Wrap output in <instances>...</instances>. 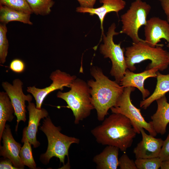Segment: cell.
Here are the masks:
<instances>
[{
    "label": "cell",
    "instance_id": "22",
    "mask_svg": "<svg viewBox=\"0 0 169 169\" xmlns=\"http://www.w3.org/2000/svg\"><path fill=\"white\" fill-rule=\"evenodd\" d=\"M21 142L24 144L20 150V156L23 164L31 169H36V164L33 156L31 144L23 134Z\"/></svg>",
    "mask_w": 169,
    "mask_h": 169
},
{
    "label": "cell",
    "instance_id": "34",
    "mask_svg": "<svg viewBox=\"0 0 169 169\" xmlns=\"http://www.w3.org/2000/svg\"><path fill=\"white\" fill-rule=\"evenodd\" d=\"M167 21L169 23V18H167Z\"/></svg>",
    "mask_w": 169,
    "mask_h": 169
},
{
    "label": "cell",
    "instance_id": "21",
    "mask_svg": "<svg viewBox=\"0 0 169 169\" xmlns=\"http://www.w3.org/2000/svg\"><path fill=\"white\" fill-rule=\"evenodd\" d=\"M30 14L0 5V21L2 23L6 24L10 22L17 21L32 25Z\"/></svg>",
    "mask_w": 169,
    "mask_h": 169
},
{
    "label": "cell",
    "instance_id": "12",
    "mask_svg": "<svg viewBox=\"0 0 169 169\" xmlns=\"http://www.w3.org/2000/svg\"><path fill=\"white\" fill-rule=\"evenodd\" d=\"M2 138L3 145L0 146V156L10 160L17 169H23L24 165L20 156L21 145L14 139L9 125H6Z\"/></svg>",
    "mask_w": 169,
    "mask_h": 169
},
{
    "label": "cell",
    "instance_id": "25",
    "mask_svg": "<svg viewBox=\"0 0 169 169\" xmlns=\"http://www.w3.org/2000/svg\"><path fill=\"white\" fill-rule=\"evenodd\" d=\"M162 161L159 157L136 158L135 162L137 169H158Z\"/></svg>",
    "mask_w": 169,
    "mask_h": 169
},
{
    "label": "cell",
    "instance_id": "4",
    "mask_svg": "<svg viewBox=\"0 0 169 169\" xmlns=\"http://www.w3.org/2000/svg\"><path fill=\"white\" fill-rule=\"evenodd\" d=\"M39 129L45 134L48 141L46 151L40 156L41 161L46 165L52 158L55 157L64 165L65 157L67 156L68 157L69 150L71 145L79 144V139L62 133L60 127L55 126L49 116L44 119Z\"/></svg>",
    "mask_w": 169,
    "mask_h": 169
},
{
    "label": "cell",
    "instance_id": "33",
    "mask_svg": "<svg viewBox=\"0 0 169 169\" xmlns=\"http://www.w3.org/2000/svg\"><path fill=\"white\" fill-rule=\"evenodd\" d=\"M160 168L161 169H169V160L163 161Z\"/></svg>",
    "mask_w": 169,
    "mask_h": 169
},
{
    "label": "cell",
    "instance_id": "30",
    "mask_svg": "<svg viewBox=\"0 0 169 169\" xmlns=\"http://www.w3.org/2000/svg\"><path fill=\"white\" fill-rule=\"evenodd\" d=\"M4 159L0 161V169H17L10 160L8 158Z\"/></svg>",
    "mask_w": 169,
    "mask_h": 169
},
{
    "label": "cell",
    "instance_id": "23",
    "mask_svg": "<svg viewBox=\"0 0 169 169\" xmlns=\"http://www.w3.org/2000/svg\"><path fill=\"white\" fill-rule=\"evenodd\" d=\"M33 13L36 15H46L51 11L54 4L53 0H26Z\"/></svg>",
    "mask_w": 169,
    "mask_h": 169
},
{
    "label": "cell",
    "instance_id": "6",
    "mask_svg": "<svg viewBox=\"0 0 169 169\" xmlns=\"http://www.w3.org/2000/svg\"><path fill=\"white\" fill-rule=\"evenodd\" d=\"M116 28V25L113 23L109 27L106 35L103 34V43L100 45V50L104 58L110 59L112 67L110 74L119 84L127 68L124 55L125 49L121 48L120 43L116 44L113 41L114 36L120 33L115 31Z\"/></svg>",
    "mask_w": 169,
    "mask_h": 169
},
{
    "label": "cell",
    "instance_id": "15",
    "mask_svg": "<svg viewBox=\"0 0 169 169\" xmlns=\"http://www.w3.org/2000/svg\"><path fill=\"white\" fill-rule=\"evenodd\" d=\"M159 71L157 68L155 67L135 73L127 69L119 84L124 88L132 87L138 88L141 93L143 100H144L148 97L150 92L144 88V82L148 78L156 77L157 72Z\"/></svg>",
    "mask_w": 169,
    "mask_h": 169
},
{
    "label": "cell",
    "instance_id": "7",
    "mask_svg": "<svg viewBox=\"0 0 169 169\" xmlns=\"http://www.w3.org/2000/svg\"><path fill=\"white\" fill-rule=\"evenodd\" d=\"M151 9V6L141 0L132 2L126 12L121 16L122 27L120 33L129 36L133 43L145 41L138 35V31L147 23V18Z\"/></svg>",
    "mask_w": 169,
    "mask_h": 169
},
{
    "label": "cell",
    "instance_id": "17",
    "mask_svg": "<svg viewBox=\"0 0 169 169\" xmlns=\"http://www.w3.org/2000/svg\"><path fill=\"white\" fill-rule=\"evenodd\" d=\"M156 101L157 109L151 116V122L157 134L163 135L166 133V127L169 123V103L165 95Z\"/></svg>",
    "mask_w": 169,
    "mask_h": 169
},
{
    "label": "cell",
    "instance_id": "8",
    "mask_svg": "<svg viewBox=\"0 0 169 169\" xmlns=\"http://www.w3.org/2000/svg\"><path fill=\"white\" fill-rule=\"evenodd\" d=\"M135 89L132 87L125 88L115 106L110 108L111 111L112 113L121 114L129 119L137 133H141V129L143 128L149 134L155 137L157 133L151 121L147 122L142 115L141 110L135 106L131 101V94Z\"/></svg>",
    "mask_w": 169,
    "mask_h": 169
},
{
    "label": "cell",
    "instance_id": "20",
    "mask_svg": "<svg viewBox=\"0 0 169 169\" xmlns=\"http://www.w3.org/2000/svg\"><path fill=\"white\" fill-rule=\"evenodd\" d=\"M14 110L10 98L6 92H0V141L7 121L14 118Z\"/></svg>",
    "mask_w": 169,
    "mask_h": 169
},
{
    "label": "cell",
    "instance_id": "9",
    "mask_svg": "<svg viewBox=\"0 0 169 169\" xmlns=\"http://www.w3.org/2000/svg\"><path fill=\"white\" fill-rule=\"evenodd\" d=\"M23 85L22 81L19 79H14L12 84L7 81L2 83V86L10 98L14 110V115L17 118L16 131L20 121L25 122L26 120L25 101L30 102L33 99L31 95L24 94L23 90Z\"/></svg>",
    "mask_w": 169,
    "mask_h": 169
},
{
    "label": "cell",
    "instance_id": "32",
    "mask_svg": "<svg viewBox=\"0 0 169 169\" xmlns=\"http://www.w3.org/2000/svg\"><path fill=\"white\" fill-rule=\"evenodd\" d=\"M158 0L160 2L162 9L167 18H169V0Z\"/></svg>",
    "mask_w": 169,
    "mask_h": 169
},
{
    "label": "cell",
    "instance_id": "1",
    "mask_svg": "<svg viewBox=\"0 0 169 169\" xmlns=\"http://www.w3.org/2000/svg\"><path fill=\"white\" fill-rule=\"evenodd\" d=\"M91 132L98 143L117 147L123 152L131 146L137 134L129 119L116 113L104 119Z\"/></svg>",
    "mask_w": 169,
    "mask_h": 169
},
{
    "label": "cell",
    "instance_id": "5",
    "mask_svg": "<svg viewBox=\"0 0 169 169\" xmlns=\"http://www.w3.org/2000/svg\"><path fill=\"white\" fill-rule=\"evenodd\" d=\"M68 92L59 91L57 97L64 100L68 107L72 110L74 117V123L78 124L88 117L95 109L90 93V88L84 80L75 79L71 84Z\"/></svg>",
    "mask_w": 169,
    "mask_h": 169
},
{
    "label": "cell",
    "instance_id": "11",
    "mask_svg": "<svg viewBox=\"0 0 169 169\" xmlns=\"http://www.w3.org/2000/svg\"><path fill=\"white\" fill-rule=\"evenodd\" d=\"M145 43L152 47L159 45L162 39L167 43L169 50V23L159 17H153L147 20L144 28Z\"/></svg>",
    "mask_w": 169,
    "mask_h": 169
},
{
    "label": "cell",
    "instance_id": "26",
    "mask_svg": "<svg viewBox=\"0 0 169 169\" xmlns=\"http://www.w3.org/2000/svg\"><path fill=\"white\" fill-rule=\"evenodd\" d=\"M0 5L30 14L33 13L26 0H0Z\"/></svg>",
    "mask_w": 169,
    "mask_h": 169
},
{
    "label": "cell",
    "instance_id": "16",
    "mask_svg": "<svg viewBox=\"0 0 169 169\" xmlns=\"http://www.w3.org/2000/svg\"><path fill=\"white\" fill-rule=\"evenodd\" d=\"M102 5L99 8H86L79 7L76 8V11L81 13H88L91 16L97 15L100 22L101 37L104 33L103 22L106 15L108 13L115 12L117 15L118 12L124 9L126 5V2L124 0H100Z\"/></svg>",
    "mask_w": 169,
    "mask_h": 169
},
{
    "label": "cell",
    "instance_id": "29",
    "mask_svg": "<svg viewBox=\"0 0 169 169\" xmlns=\"http://www.w3.org/2000/svg\"><path fill=\"white\" fill-rule=\"evenodd\" d=\"M159 157L162 161L169 160V132L166 139L163 141Z\"/></svg>",
    "mask_w": 169,
    "mask_h": 169
},
{
    "label": "cell",
    "instance_id": "3",
    "mask_svg": "<svg viewBox=\"0 0 169 169\" xmlns=\"http://www.w3.org/2000/svg\"><path fill=\"white\" fill-rule=\"evenodd\" d=\"M161 45L152 47L145 41L132 43L125 48V56L127 68L132 71L136 68L135 65L144 60H149L151 63L146 69L157 68L162 71L169 65V52L163 49Z\"/></svg>",
    "mask_w": 169,
    "mask_h": 169
},
{
    "label": "cell",
    "instance_id": "10",
    "mask_svg": "<svg viewBox=\"0 0 169 169\" xmlns=\"http://www.w3.org/2000/svg\"><path fill=\"white\" fill-rule=\"evenodd\" d=\"M49 78L52 82L49 86L43 89L37 88L35 86H29L27 88V92L34 97L38 109L41 108L45 98L51 92L58 90H63L64 87L70 88L71 84L76 78V76L57 69L51 73Z\"/></svg>",
    "mask_w": 169,
    "mask_h": 169
},
{
    "label": "cell",
    "instance_id": "27",
    "mask_svg": "<svg viewBox=\"0 0 169 169\" xmlns=\"http://www.w3.org/2000/svg\"><path fill=\"white\" fill-rule=\"evenodd\" d=\"M119 166L120 169H137L135 161L125 154L119 159Z\"/></svg>",
    "mask_w": 169,
    "mask_h": 169
},
{
    "label": "cell",
    "instance_id": "13",
    "mask_svg": "<svg viewBox=\"0 0 169 169\" xmlns=\"http://www.w3.org/2000/svg\"><path fill=\"white\" fill-rule=\"evenodd\" d=\"M142 140L133 150L136 158L156 157L159 155L163 141L161 138L147 134L144 129H141Z\"/></svg>",
    "mask_w": 169,
    "mask_h": 169
},
{
    "label": "cell",
    "instance_id": "18",
    "mask_svg": "<svg viewBox=\"0 0 169 169\" xmlns=\"http://www.w3.org/2000/svg\"><path fill=\"white\" fill-rule=\"evenodd\" d=\"M119 149L116 146H107L100 154L95 155L93 161L98 169H116L119 166L118 158Z\"/></svg>",
    "mask_w": 169,
    "mask_h": 169
},
{
    "label": "cell",
    "instance_id": "2",
    "mask_svg": "<svg viewBox=\"0 0 169 169\" xmlns=\"http://www.w3.org/2000/svg\"><path fill=\"white\" fill-rule=\"evenodd\" d=\"M90 73L95 79L89 80L87 82L90 88L92 103L98 120L103 121L109 110L115 105L125 88L109 79L99 67H92Z\"/></svg>",
    "mask_w": 169,
    "mask_h": 169
},
{
    "label": "cell",
    "instance_id": "31",
    "mask_svg": "<svg viewBox=\"0 0 169 169\" xmlns=\"http://www.w3.org/2000/svg\"><path fill=\"white\" fill-rule=\"evenodd\" d=\"M80 7L86 8H93L96 0H77Z\"/></svg>",
    "mask_w": 169,
    "mask_h": 169
},
{
    "label": "cell",
    "instance_id": "14",
    "mask_svg": "<svg viewBox=\"0 0 169 169\" xmlns=\"http://www.w3.org/2000/svg\"><path fill=\"white\" fill-rule=\"evenodd\" d=\"M27 108L29 114L28 124L27 126L24 128L23 134L25 135L30 143L36 148L40 145L36 138L40 121L41 119L49 116V113L45 109L37 108L36 105L31 102H28Z\"/></svg>",
    "mask_w": 169,
    "mask_h": 169
},
{
    "label": "cell",
    "instance_id": "24",
    "mask_svg": "<svg viewBox=\"0 0 169 169\" xmlns=\"http://www.w3.org/2000/svg\"><path fill=\"white\" fill-rule=\"evenodd\" d=\"M7 28L6 24H0V63L5 62L8 55L9 43L7 37Z\"/></svg>",
    "mask_w": 169,
    "mask_h": 169
},
{
    "label": "cell",
    "instance_id": "19",
    "mask_svg": "<svg viewBox=\"0 0 169 169\" xmlns=\"http://www.w3.org/2000/svg\"><path fill=\"white\" fill-rule=\"evenodd\" d=\"M156 78V84L153 93L140 102V107L144 109H146L154 101L169 92V74H162L158 71Z\"/></svg>",
    "mask_w": 169,
    "mask_h": 169
},
{
    "label": "cell",
    "instance_id": "28",
    "mask_svg": "<svg viewBox=\"0 0 169 169\" xmlns=\"http://www.w3.org/2000/svg\"><path fill=\"white\" fill-rule=\"evenodd\" d=\"M25 64L20 59H16L12 60L9 65L10 69L13 72L21 73L23 72L25 69Z\"/></svg>",
    "mask_w": 169,
    "mask_h": 169
}]
</instances>
